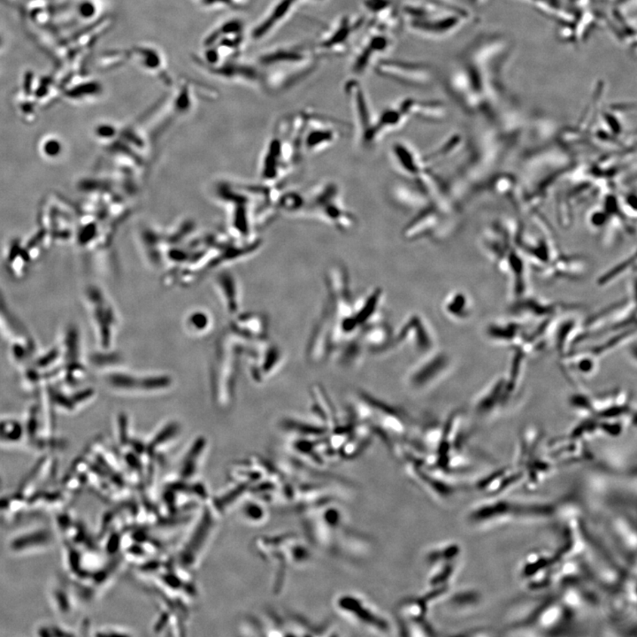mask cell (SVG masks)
<instances>
[{"label":"cell","mask_w":637,"mask_h":637,"mask_svg":"<svg viewBox=\"0 0 637 637\" xmlns=\"http://www.w3.org/2000/svg\"><path fill=\"white\" fill-rule=\"evenodd\" d=\"M363 36L352 51L351 69L356 76L363 75L370 66H375L393 44V32L374 23H366Z\"/></svg>","instance_id":"cell-3"},{"label":"cell","mask_w":637,"mask_h":637,"mask_svg":"<svg viewBox=\"0 0 637 637\" xmlns=\"http://www.w3.org/2000/svg\"><path fill=\"white\" fill-rule=\"evenodd\" d=\"M564 306L561 303L548 302L533 296H524L515 299V301L510 306V312L515 316L530 317L542 321L555 318Z\"/></svg>","instance_id":"cell-7"},{"label":"cell","mask_w":637,"mask_h":637,"mask_svg":"<svg viewBox=\"0 0 637 637\" xmlns=\"http://www.w3.org/2000/svg\"><path fill=\"white\" fill-rule=\"evenodd\" d=\"M88 309L89 314H91V320L94 321V325L95 326V330L98 333V341H100V345L105 347L111 344V325L114 324V321L111 320L113 318V312H111L110 306L108 305H105V300L102 299V296H100V298L95 299L94 292H91L88 295Z\"/></svg>","instance_id":"cell-8"},{"label":"cell","mask_w":637,"mask_h":637,"mask_svg":"<svg viewBox=\"0 0 637 637\" xmlns=\"http://www.w3.org/2000/svg\"><path fill=\"white\" fill-rule=\"evenodd\" d=\"M11 318L0 299V335H2L4 338L11 339L10 341L21 335V334H15L17 333V329L14 326L17 325L14 324Z\"/></svg>","instance_id":"cell-14"},{"label":"cell","mask_w":637,"mask_h":637,"mask_svg":"<svg viewBox=\"0 0 637 637\" xmlns=\"http://www.w3.org/2000/svg\"><path fill=\"white\" fill-rule=\"evenodd\" d=\"M569 404L574 411L584 417H593L595 413L593 398L589 396L578 392L569 398Z\"/></svg>","instance_id":"cell-13"},{"label":"cell","mask_w":637,"mask_h":637,"mask_svg":"<svg viewBox=\"0 0 637 637\" xmlns=\"http://www.w3.org/2000/svg\"><path fill=\"white\" fill-rule=\"evenodd\" d=\"M369 21L396 33L403 25L398 0H364Z\"/></svg>","instance_id":"cell-6"},{"label":"cell","mask_w":637,"mask_h":637,"mask_svg":"<svg viewBox=\"0 0 637 637\" xmlns=\"http://www.w3.org/2000/svg\"><path fill=\"white\" fill-rule=\"evenodd\" d=\"M577 327V321L572 318L561 321L557 327L554 332V348L559 358H564L570 352Z\"/></svg>","instance_id":"cell-11"},{"label":"cell","mask_w":637,"mask_h":637,"mask_svg":"<svg viewBox=\"0 0 637 637\" xmlns=\"http://www.w3.org/2000/svg\"><path fill=\"white\" fill-rule=\"evenodd\" d=\"M374 67L379 76L408 86H425L433 78L431 69L422 63L380 58Z\"/></svg>","instance_id":"cell-5"},{"label":"cell","mask_w":637,"mask_h":637,"mask_svg":"<svg viewBox=\"0 0 637 637\" xmlns=\"http://www.w3.org/2000/svg\"><path fill=\"white\" fill-rule=\"evenodd\" d=\"M505 376L499 377L482 392L475 404V412L480 417H488L506 407Z\"/></svg>","instance_id":"cell-9"},{"label":"cell","mask_w":637,"mask_h":637,"mask_svg":"<svg viewBox=\"0 0 637 637\" xmlns=\"http://www.w3.org/2000/svg\"><path fill=\"white\" fill-rule=\"evenodd\" d=\"M528 330L519 321L493 323L487 326L486 336L491 341L518 347L522 344Z\"/></svg>","instance_id":"cell-10"},{"label":"cell","mask_w":637,"mask_h":637,"mask_svg":"<svg viewBox=\"0 0 637 637\" xmlns=\"http://www.w3.org/2000/svg\"><path fill=\"white\" fill-rule=\"evenodd\" d=\"M513 43L502 32H482L460 52L448 69L446 85L466 109H491L505 91Z\"/></svg>","instance_id":"cell-1"},{"label":"cell","mask_w":637,"mask_h":637,"mask_svg":"<svg viewBox=\"0 0 637 637\" xmlns=\"http://www.w3.org/2000/svg\"><path fill=\"white\" fill-rule=\"evenodd\" d=\"M445 311L453 318L466 320L472 314V305L468 296L463 292L453 294L445 302Z\"/></svg>","instance_id":"cell-12"},{"label":"cell","mask_w":637,"mask_h":637,"mask_svg":"<svg viewBox=\"0 0 637 637\" xmlns=\"http://www.w3.org/2000/svg\"><path fill=\"white\" fill-rule=\"evenodd\" d=\"M403 25L424 38H448L468 26L474 17L466 8L446 0L408 3L401 8Z\"/></svg>","instance_id":"cell-2"},{"label":"cell","mask_w":637,"mask_h":637,"mask_svg":"<svg viewBox=\"0 0 637 637\" xmlns=\"http://www.w3.org/2000/svg\"><path fill=\"white\" fill-rule=\"evenodd\" d=\"M630 265L631 261L629 259H627L626 261H623V263H620V264L612 268L610 270L605 272L604 274H602L601 277L598 278V286L605 287L609 285V284L612 283V281H614L617 279L618 277H620L621 274L626 273V271L629 268Z\"/></svg>","instance_id":"cell-15"},{"label":"cell","mask_w":637,"mask_h":637,"mask_svg":"<svg viewBox=\"0 0 637 637\" xmlns=\"http://www.w3.org/2000/svg\"><path fill=\"white\" fill-rule=\"evenodd\" d=\"M367 21L366 15H345L340 18L320 36L314 45V50L321 58L341 56L354 42V36L363 29Z\"/></svg>","instance_id":"cell-4"}]
</instances>
